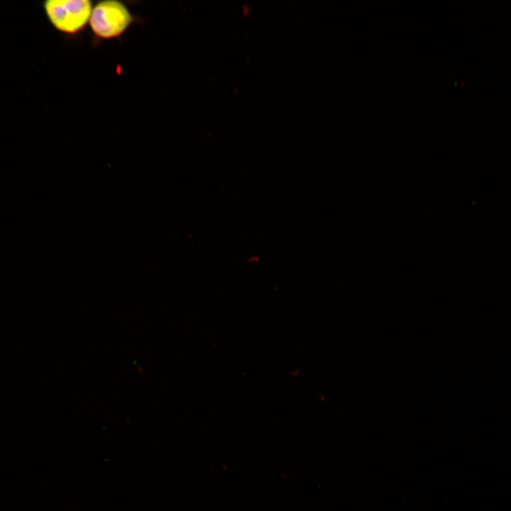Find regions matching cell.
Returning <instances> with one entry per match:
<instances>
[{"mask_svg": "<svg viewBox=\"0 0 511 511\" xmlns=\"http://www.w3.org/2000/svg\"><path fill=\"white\" fill-rule=\"evenodd\" d=\"M43 7L57 30L73 35L80 32L89 22L93 6L89 0H49Z\"/></svg>", "mask_w": 511, "mask_h": 511, "instance_id": "6da1fadb", "label": "cell"}, {"mask_svg": "<svg viewBox=\"0 0 511 511\" xmlns=\"http://www.w3.org/2000/svg\"><path fill=\"white\" fill-rule=\"evenodd\" d=\"M133 16L126 6L116 0L99 1L89 18L92 32L99 38L109 40L121 35L131 26Z\"/></svg>", "mask_w": 511, "mask_h": 511, "instance_id": "7a4b0ae2", "label": "cell"}]
</instances>
